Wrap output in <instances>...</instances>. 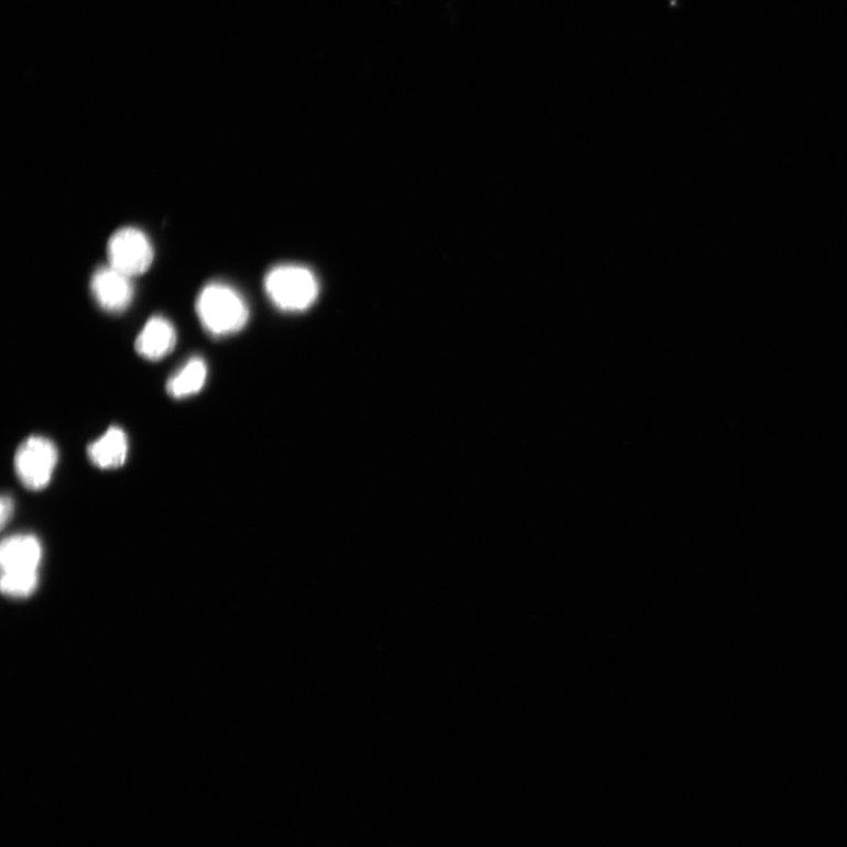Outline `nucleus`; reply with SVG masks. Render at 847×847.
<instances>
[{"label":"nucleus","mask_w":847,"mask_h":847,"mask_svg":"<svg viewBox=\"0 0 847 847\" xmlns=\"http://www.w3.org/2000/svg\"><path fill=\"white\" fill-rule=\"evenodd\" d=\"M197 315L204 330L215 338L232 336L249 322V306L240 293L222 283L207 284L199 293Z\"/></svg>","instance_id":"nucleus-1"},{"label":"nucleus","mask_w":847,"mask_h":847,"mask_svg":"<svg viewBox=\"0 0 847 847\" xmlns=\"http://www.w3.org/2000/svg\"><path fill=\"white\" fill-rule=\"evenodd\" d=\"M265 291L276 307L297 313L316 302L319 284L308 269L289 264L275 267L267 274Z\"/></svg>","instance_id":"nucleus-2"},{"label":"nucleus","mask_w":847,"mask_h":847,"mask_svg":"<svg viewBox=\"0 0 847 847\" xmlns=\"http://www.w3.org/2000/svg\"><path fill=\"white\" fill-rule=\"evenodd\" d=\"M58 464V448L50 439L32 436L24 441L14 456V471L31 491L45 489L54 477Z\"/></svg>","instance_id":"nucleus-3"},{"label":"nucleus","mask_w":847,"mask_h":847,"mask_svg":"<svg viewBox=\"0 0 847 847\" xmlns=\"http://www.w3.org/2000/svg\"><path fill=\"white\" fill-rule=\"evenodd\" d=\"M153 257L151 241L140 229H120L109 240V265L130 279L144 274L151 268Z\"/></svg>","instance_id":"nucleus-4"},{"label":"nucleus","mask_w":847,"mask_h":847,"mask_svg":"<svg viewBox=\"0 0 847 847\" xmlns=\"http://www.w3.org/2000/svg\"><path fill=\"white\" fill-rule=\"evenodd\" d=\"M91 292L97 304L111 314L124 313L133 300V284L129 275L112 267L98 269L91 280Z\"/></svg>","instance_id":"nucleus-5"},{"label":"nucleus","mask_w":847,"mask_h":847,"mask_svg":"<svg viewBox=\"0 0 847 847\" xmlns=\"http://www.w3.org/2000/svg\"><path fill=\"white\" fill-rule=\"evenodd\" d=\"M43 547L32 534H14L0 547L3 575H39Z\"/></svg>","instance_id":"nucleus-6"},{"label":"nucleus","mask_w":847,"mask_h":847,"mask_svg":"<svg viewBox=\"0 0 847 847\" xmlns=\"http://www.w3.org/2000/svg\"><path fill=\"white\" fill-rule=\"evenodd\" d=\"M177 332L172 323L155 316L148 321L143 330L138 335L134 348L138 355L148 360H161L175 350Z\"/></svg>","instance_id":"nucleus-7"},{"label":"nucleus","mask_w":847,"mask_h":847,"mask_svg":"<svg viewBox=\"0 0 847 847\" xmlns=\"http://www.w3.org/2000/svg\"><path fill=\"white\" fill-rule=\"evenodd\" d=\"M129 455V439L123 428L112 426L88 446L90 461L100 470L122 468Z\"/></svg>","instance_id":"nucleus-8"},{"label":"nucleus","mask_w":847,"mask_h":847,"mask_svg":"<svg viewBox=\"0 0 847 847\" xmlns=\"http://www.w3.org/2000/svg\"><path fill=\"white\" fill-rule=\"evenodd\" d=\"M207 380V365L202 357H193L169 379L167 393L172 399L183 400L199 393Z\"/></svg>","instance_id":"nucleus-9"},{"label":"nucleus","mask_w":847,"mask_h":847,"mask_svg":"<svg viewBox=\"0 0 847 847\" xmlns=\"http://www.w3.org/2000/svg\"><path fill=\"white\" fill-rule=\"evenodd\" d=\"M39 575H3L2 590L10 597H28L36 591Z\"/></svg>","instance_id":"nucleus-10"},{"label":"nucleus","mask_w":847,"mask_h":847,"mask_svg":"<svg viewBox=\"0 0 847 847\" xmlns=\"http://www.w3.org/2000/svg\"><path fill=\"white\" fill-rule=\"evenodd\" d=\"M13 512V499L10 496H3L2 501H0V523H2L3 528L11 521Z\"/></svg>","instance_id":"nucleus-11"}]
</instances>
